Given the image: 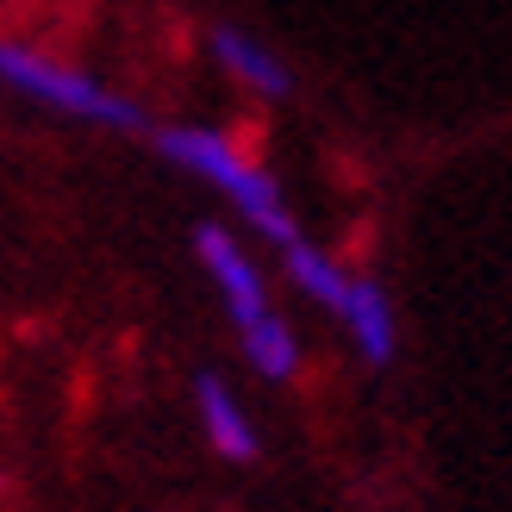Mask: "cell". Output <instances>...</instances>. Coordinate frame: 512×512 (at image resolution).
<instances>
[{
  "label": "cell",
  "mask_w": 512,
  "mask_h": 512,
  "mask_svg": "<svg viewBox=\"0 0 512 512\" xmlns=\"http://www.w3.org/2000/svg\"><path fill=\"white\" fill-rule=\"evenodd\" d=\"M194 400H200V419H207V438L219 444V456L250 463V456H256V431L244 425L238 400L225 394V381H219V375H200V381H194Z\"/></svg>",
  "instance_id": "5"
},
{
  "label": "cell",
  "mask_w": 512,
  "mask_h": 512,
  "mask_svg": "<svg viewBox=\"0 0 512 512\" xmlns=\"http://www.w3.org/2000/svg\"><path fill=\"white\" fill-rule=\"evenodd\" d=\"M288 275L300 281V288L306 294H313V300H325L331 306V313H350V294H356V281H344L338 275V263H325V256L313 250V244H288Z\"/></svg>",
  "instance_id": "7"
},
{
  "label": "cell",
  "mask_w": 512,
  "mask_h": 512,
  "mask_svg": "<svg viewBox=\"0 0 512 512\" xmlns=\"http://www.w3.org/2000/svg\"><path fill=\"white\" fill-rule=\"evenodd\" d=\"M213 50H219V63L232 69L250 94H263V100H288L294 94V75L281 69L263 44H250L244 32H232V25H219V32H213Z\"/></svg>",
  "instance_id": "4"
},
{
  "label": "cell",
  "mask_w": 512,
  "mask_h": 512,
  "mask_svg": "<svg viewBox=\"0 0 512 512\" xmlns=\"http://www.w3.org/2000/svg\"><path fill=\"white\" fill-rule=\"evenodd\" d=\"M0 75H7L13 88H25L32 100L44 107H63V113H82V119H100V125H119V132H150V119L132 107V100H113L107 88H94L88 75H75L50 57H32V50L7 44L0 50Z\"/></svg>",
  "instance_id": "2"
},
{
  "label": "cell",
  "mask_w": 512,
  "mask_h": 512,
  "mask_svg": "<svg viewBox=\"0 0 512 512\" xmlns=\"http://www.w3.org/2000/svg\"><path fill=\"white\" fill-rule=\"evenodd\" d=\"M244 350H250V363L263 369L269 381H288V375H294V363H300V350H294V331L281 325L275 313H269V319H256V325L244 331Z\"/></svg>",
  "instance_id": "8"
},
{
  "label": "cell",
  "mask_w": 512,
  "mask_h": 512,
  "mask_svg": "<svg viewBox=\"0 0 512 512\" xmlns=\"http://www.w3.org/2000/svg\"><path fill=\"white\" fill-rule=\"evenodd\" d=\"M157 150H163V157H175L182 169L207 175V182H219V188L244 207V219H250L263 238H275L281 250L300 244V232H294L288 207H281L275 182H269V175L256 169L250 157H238V144L225 138V132H200V125H169V132H157Z\"/></svg>",
  "instance_id": "1"
},
{
  "label": "cell",
  "mask_w": 512,
  "mask_h": 512,
  "mask_svg": "<svg viewBox=\"0 0 512 512\" xmlns=\"http://www.w3.org/2000/svg\"><path fill=\"white\" fill-rule=\"evenodd\" d=\"M194 250H200V263H207V269L219 275V288H225V306H232L238 331H250L256 319H269V300H263V275L250 269V256L232 244V232H225V225H194Z\"/></svg>",
  "instance_id": "3"
},
{
  "label": "cell",
  "mask_w": 512,
  "mask_h": 512,
  "mask_svg": "<svg viewBox=\"0 0 512 512\" xmlns=\"http://www.w3.org/2000/svg\"><path fill=\"white\" fill-rule=\"evenodd\" d=\"M344 319H350V331H356V344H363L369 363H388L394 356V313H388V294H381L375 281H356Z\"/></svg>",
  "instance_id": "6"
}]
</instances>
